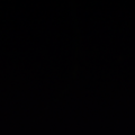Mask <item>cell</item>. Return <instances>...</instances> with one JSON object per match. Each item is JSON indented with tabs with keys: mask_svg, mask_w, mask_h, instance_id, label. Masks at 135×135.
Masks as SVG:
<instances>
[]
</instances>
